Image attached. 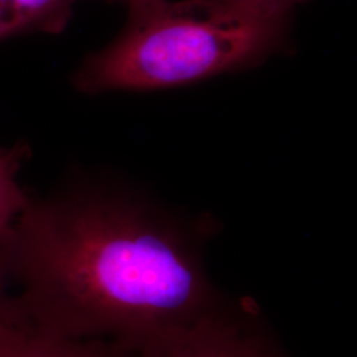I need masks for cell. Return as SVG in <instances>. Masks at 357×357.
I'll use <instances>...</instances> for the list:
<instances>
[{
	"label": "cell",
	"instance_id": "1",
	"mask_svg": "<svg viewBox=\"0 0 357 357\" xmlns=\"http://www.w3.org/2000/svg\"><path fill=\"white\" fill-rule=\"evenodd\" d=\"M215 218L126 184L78 178L29 199L0 236L17 306L44 331L137 344L229 302L205 249Z\"/></svg>",
	"mask_w": 357,
	"mask_h": 357
},
{
	"label": "cell",
	"instance_id": "2",
	"mask_svg": "<svg viewBox=\"0 0 357 357\" xmlns=\"http://www.w3.org/2000/svg\"><path fill=\"white\" fill-rule=\"evenodd\" d=\"M128 22L77 69L78 91H153L265 63L284 45L290 13L215 0H132Z\"/></svg>",
	"mask_w": 357,
	"mask_h": 357
},
{
	"label": "cell",
	"instance_id": "3",
	"mask_svg": "<svg viewBox=\"0 0 357 357\" xmlns=\"http://www.w3.org/2000/svg\"><path fill=\"white\" fill-rule=\"evenodd\" d=\"M137 357H291L249 298L192 324L158 332L134 344Z\"/></svg>",
	"mask_w": 357,
	"mask_h": 357
},
{
	"label": "cell",
	"instance_id": "4",
	"mask_svg": "<svg viewBox=\"0 0 357 357\" xmlns=\"http://www.w3.org/2000/svg\"><path fill=\"white\" fill-rule=\"evenodd\" d=\"M0 357H137L134 345L107 339H73L44 331L20 318L4 343Z\"/></svg>",
	"mask_w": 357,
	"mask_h": 357
},
{
	"label": "cell",
	"instance_id": "5",
	"mask_svg": "<svg viewBox=\"0 0 357 357\" xmlns=\"http://www.w3.org/2000/svg\"><path fill=\"white\" fill-rule=\"evenodd\" d=\"M78 0H0V43L31 33L64 31Z\"/></svg>",
	"mask_w": 357,
	"mask_h": 357
},
{
	"label": "cell",
	"instance_id": "6",
	"mask_svg": "<svg viewBox=\"0 0 357 357\" xmlns=\"http://www.w3.org/2000/svg\"><path fill=\"white\" fill-rule=\"evenodd\" d=\"M31 155L26 143L0 147V236L8 229L24 209L29 191L17 181V174Z\"/></svg>",
	"mask_w": 357,
	"mask_h": 357
},
{
	"label": "cell",
	"instance_id": "7",
	"mask_svg": "<svg viewBox=\"0 0 357 357\" xmlns=\"http://www.w3.org/2000/svg\"><path fill=\"white\" fill-rule=\"evenodd\" d=\"M20 318V308L16 303L11 283L7 277L3 259L0 257V354L4 343L13 330L15 323Z\"/></svg>",
	"mask_w": 357,
	"mask_h": 357
},
{
	"label": "cell",
	"instance_id": "8",
	"mask_svg": "<svg viewBox=\"0 0 357 357\" xmlns=\"http://www.w3.org/2000/svg\"><path fill=\"white\" fill-rule=\"evenodd\" d=\"M234 7L262 13H291L296 4L305 0H215Z\"/></svg>",
	"mask_w": 357,
	"mask_h": 357
},
{
	"label": "cell",
	"instance_id": "9",
	"mask_svg": "<svg viewBox=\"0 0 357 357\" xmlns=\"http://www.w3.org/2000/svg\"><path fill=\"white\" fill-rule=\"evenodd\" d=\"M125 3H130V1H132V0H123Z\"/></svg>",
	"mask_w": 357,
	"mask_h": 357
}]
</instances>
